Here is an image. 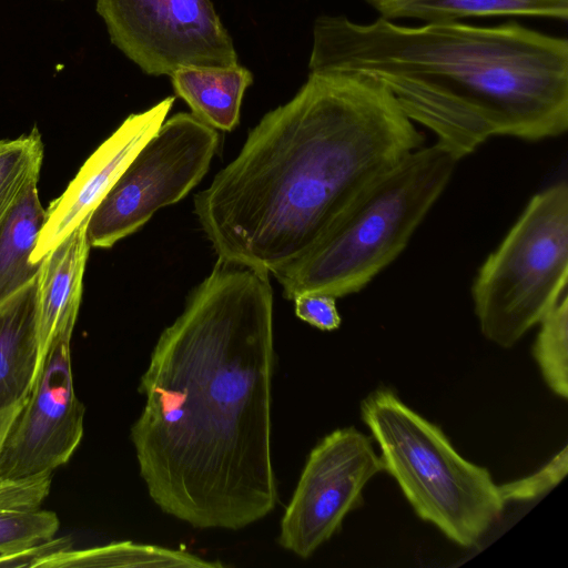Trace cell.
<instances>
[{
  "instance_id": "14",
  "label": "cell",
  "mask_w": 568,
  "mask_h": 568,
  "mask_svg": "<svg viewBox=\"0 0 568 568\" xmlns=\"http://www.w3.org/2000/svg\"><path fill=\"white\" fill-rule=\"evenodd\" d=\"M52 476L16 483L0 495V566H28L54 539L60 521L41 509Z\"/></svg>"
},
{
  "instance_id": "19",
  "label": "cell",
  "mask_w": 568,
  "mask_h": 568,
  "mask_svg": "<svg viewBox=\"0 0 568 568\" xmlns=\"http://www.w3.org/2000/svg\"><path fill=\"white\" fill-rule=\"evenodd\" d=\"M43 155L37 128L16 139H0V225L26 190L38 184Z\"/></svg>"
},
{
  "instance_id": "3",
  "label": "cell",
  "mask_w": 568,
  "mask_h": 568,
  "mask_svg": "<svg viewBox=\"0 0 568 568\" xmlns=\"http://www.w3.org/2000/svg\"><path fill=\"white\" fill-rule=\"evenodd\" d=\"M308 68L376 78L457 161L491 138L535 142L568 130L567 39L516 21L404 26L324 16Z\"/></svg>"
},
{
  "instance_id": "22",
  "label": "cell",
  "mask_w": 568,
  "mask_h": 568,
  "mask_svg": "<svg viewBox=\"0 0 568 568\" xmlns=\"http://www.w3.org/2000/svg\"><path fill=\"white\" fill-rule=\"evenodd\" d=\"M295 314L302 321L322 331H334L341 325V316L334 296L305 293L294 300Z\"/></svg>"
},
{
  "instance_id": "15",
  "label": "cell",
  "mask_w": 568,
  "mask_h": 568,
  "mask_svg": "<svg viewBox=\"0 0 568 568\" xmlns=\"http://www.w3.org/2000/svg\"><path fill=\"white\" fill-rule=\"evenodd\" d=\"M171 78L176 95L189 104L192 114L221 131L237 125L243 95L253 81L251 72L237 63L225 68L184 67Z\"/></svg>"
},
{
  "instance_id": "21",
  "label": "cell",
  "mask_w": 568,
  "mask_h": 568,
  "mask_svg": "<svg viewBox=\"0 0 568 568\" xmlns=\"http://www.w3.org/2000/svg\"><path fill=\"white\" fill-rule=\"evenodd\" d=\"M568 469V447L534 474L499 486L505 503L535 499L557 486Z\"/></svg>"
},
{
  "instance_id": "23",
  "label": "cell",
  "mask_w": 568,
  "mask_h": 568,
  "mask_svg": "<svg viewBox=\"0 0 568 568\" xmlns=\"http://www.w3.org/2000/svg\"><path fill=\"white\" fill-rule=\"evenodd\" d=\"M24 400L0 413V443L3 439L7 430L9 429L12 420L14 419L20 408L22 407Z\"/></svg>"
},
{
  "instance_id": "20",
  "label": "cell",
  "mask_w": 568,
  "mask_h": 568,
  "mask_svg": "<svg viewBox=\"0 0 568 568\" xmlns=\"http://www.w3.org/2000/svg\"><path fill=\"white\" fill-rule=\"evenodd\" d=\"M532 356L547 386L568 397V293L539 322Z\"/></svg>"
},
{
  "instance_id": "5",
  "label": "cell",
  "mask_w": 568,
  "mask_h": 568,
  "mask_svg": "<svg viewBox=\"0 0 568 568\" xmlns=\"http://www.w3.org/2000/svg\"><path fill=\"white\" fill-rule=\"evenodd\" d=\"M361 416L378 444L384 471L415 514L458 546L477 545L506 504L489 470L465 459L437 425L390 388L371 392Z\"/></svg>"
},
{
  "instance_id": "4",
  "label": "cell",
  "mask_w": 568,
  "mask_h": 568,
  "mask_svg": "<svg viewBox=\"0 0 568 568\" xmlns=\"http://www.w3.org/2000/svg\"><path fill=\"white\" fill-rule=\"evenodd\" d=\"M458 161L420 146L365 189L302 257L273 273L284 296L344 297L365 288L406 248Z\"/></svg>"
},
{
  "instance_id": "2",
  "label": "cell",
  "mask_w": 568,
  "mask_h": 568,
  "mask_svg": "<svg viewBox=\"0 0 568 568\" xmlns=\"http://www.w3.org/2000/svg\"><path fill=\"white\" fill-rule=\"evenodd\" d=\"M424 134L387 87L359 72H310L194 197L219 260L273 274L306 254Z\"/></svg>"
},
{
  "instance_id": "7",
  "label": "cell",
  "mask_w": 568,
  "mask_h": 568,
  "mask_svg": "<svg viewBox=\"0 0 568 568\" xmlns=\"http://www.w3.org/2000/svg\"><path fill=\"white\" fill-rule=\"evenodd\" d=\"M219 144L217 130L192 113L165 119L91 214L90 246L112 247L182 200L206 174Z\"/></svg>"
},
{
  "instance_id": "9",
  "label": "cell",
  "mask_w": 568,
  "mask_h": 568,
  "mask_svg": "<svg viewBox=\"0 0 568 568\" xmlns=\"http://www.w3.org/2000/svg\"><path fill=\"white\" fill-rule=\"evenodd\" d=\"M384 471L372 438L339 428L312 449L281 521L280 545L301 558L339 531L346 515L363 504L366 484Z\"/></svg>"
},
{
  "instance_id": "17",
  "label": "cell",
  "mask_w": 568,
  "mask_h": 568,
  "mask_svg": "<svg viewBox=\"0 0 568 568\" xmlns=\"http://www.w3.org/2000/svg\"><path fill=\"white\" fill-rule=\"evenodd\" d=\"M45 220L38 184L29 186L0 225V304L36 281L31 254Z\"/></svg>"
},
{
  "instance_id": "11",
  "label": "cell",
  "mask_w": 568,
  "mask_h": 568,
  "mask_svg": "<svg viewBox=\"0 0 568 568\" xmlns=\"http://www.w3.org/2000/svg\"><path fill=\"white\" fill-rule=\"evenodd\" d=\"M175 98L129 115L89 156L64 192L45 210V220L31 254L41 260L70 233L88 223L91 214L144 143L165 121Z\"/></svg>"
},
{
  "instance_id": "13",
  "label": "cell",
  "mask_w": 568,
  "mask_h": 568,
  "mask_svg": "<svg viewBox=\"0 0 568 568\" xmlns=\"http://www.w3.org/2000/svg\"><path fill=\"white\" fill-rule=\"evenodd\" d=\"M37 278L0 304V413L23 402L41 369Z\"/></svg>"
},
{
  "instance_id": "8",
  "label": "cell",
  "mask_w": 568,
  "mask_h": 568,
  "mask_svg": "<svg viewBox=\"0 0 568 568\" xmlns=\"http://www.w3.org/2000/svg\"><path fill=\"white\" fill-rule=\"evenodd\" d=\"M112 43L145 73L237 63L211 0H98Z\"/></svg>"
},
{
  "instance_id": "1",
  "label": "cell",
  "mask_w": 568,
  "mask_h": 568,
  "mask_svg": "<svg viewBox=\"0 0 568 568\" xmlns=\"http://www.w3.org/2000/svg\"><path fill=\"white\" fill-rule=\"evenodd\" d=\"M270 274L217 260L160 335L130 437L152 500L195 528L237 530L277 503Z\"/></svg>"
},
{
  "instance_id": "10",
  "label": "cell",
  "mask_w": 568,
  "mask_h": 568,
  "mask_svg": "<svg viewBox=\"0 0 568 568\" xmlns=\"http://www.w3.org/2000/svg\"><path fill=\"white\" fill-rule=\"evenodd\" d=\"M74 390L70 342L60 341L0 443V483L52 476L68 463L83 437L84 406Z\"/></svg>"
},
{
  "instance_id": "24",
  "label": "cell",
  "mask_w": 568,
  "mask_h": 568,
  "mask_svg": "<svg viewBox=\"0 0 568 568\" xmlns=\"http://www.w3.org/2000/svg\"><path fill=\"white\" fill-rule=\"evenodd\" d=\"M13 485H14V481L0 483V495L8 491L10 489V487H12Z\"/></svg>"
},
{
  "instance_id": "18",
  "label": "cell",
  "mask_w": 568,
  "mask_h": 568,
  "mask_svg": "<svg viewBox=\"0 0 568 568\" xmlns=\"http://www.w3.org/2000/svg\"><path fill=\"white\" fill-rule=\"evenodd\" d=\"M30 567H223L184 550L159 546L113 542L104 546L72 549L70 544L32 561Z\"/></svg>"
},
{
  "instance_id": "16",
  "label": "cell",
  "mask_w": 568,
  "mask_h": 568,
  "mask_svg": "<svg viewBox=\"0 0 568 568\" xmlns=\"http://www.w3.org/2000/svg\"><path fill=\"white\" fill-rule=\"evenodd\" d=\"M378 17L396 21H462L467 18L535 17L566 21L568 0H363Z\"/></svg>"
},
{
  "instance_id": "12",
  "label": "cell",
  "mask_w": 568,
  "mask_h": 568,
  "mask_svg": "<svg viewBox=\"0 0 568 568\" xmlns=\"http://www.w3.org/2000/svg\"><path fill=\"white\" fill-rule=\"evenodd\" d=\"M87 224L70 233L40 262L36 296L40 366L54 344L71 342L91 247Z\"/></svg>"
},
{
  "instance_id": "6",
  "label": "cell",
  "mask_w": 568,
  "mask_h": 568,
  "mask_svg": "<svg viewBox=\"0 0 568 568\" xmlns=\"http://www.w3.org/2000/svg\"><path fill=\"white\" fill-rule=\"evenodd\" d=\"M568 184L537 192L479 266L470 287L481 334L513 347L567 294Z\"/></svg>"
}]
</instances>
